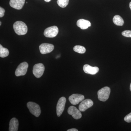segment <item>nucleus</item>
I'll return each instance as SVG.
<instances>
[{"label": "nucleus", "instance_id": "2", "mask_svg": "<svg viewBox=\"0 0 131 131\" xmlns=\"http://www.w3.org/2000/svg\"><path fill=\"white\" fill-rule=\"evenodd\" d=\"M110 89L106 86L102 88L98 91V99L101 101L105 102L109 98L110 93Z\"/></svg>", "mask_w": 131, "mask_h": 131}, {"label": "nucleus", "instance_id": "23", "mask_svg": "<svg viewBox=\"0 0 131 131\" xmlns=\"http://www.w3.org/2000/svg\"><path fill=\"white\" fill-rule=\"evenodd\" d=\"M67 131H78V130L75 128H73V129H69L67 130Z\"/></svg>", "mask_w": 131, "mask_h": 131}, {"label": "nucleus", "instance_id": "1", "mask_svg": "<svg viewBox=\"0 0 131 131\" xmlns=\"http://www.w3.org/2000/svg\"><path fill=\"white\" fill-rule=\"evenodd\" d=\"M13 28L16 34L19 35H24L27 32V26L24 22L21 21H16L13 25Z\"/></svg>", "mask_w": 131, "mask_h": 131}, {"label": "nucleus", "instance_id": "20", "mask_svg": "<svg viewBox=\"0 0 131 131\" xmlns=\"http://www.w3.org/2000/svg\"><path fill=\"white\" fill-rule=\"evenodd\" d=\"M122 35L126 37L131 38V31L125 30L122 32Z\"/></svg>", "mask_w": 131, "mask_h": 131}, {"label": "nucleus", "instance_id": "22", "mask_svg": "<svg viewBox=\"0 0 131 131\" xmlns=\"http://www.w3.org/2000/svg\"><path fill=\"white\" fill-rule=\"evenodd\" d=\"M5 10L4 8H3L2 7H0V17H3L5 15Z\"/></svg>", "mask_w": 131, "mask_h": 131}, {"label": "nucleus", "instance_id": "5", "mask_svg": "<svg viewBox=\"0 0 131 131\" xmlns=\"http://www.w3.org/2000/svg\"><path fill=\"white\" fill-rule=\"evenodd\" d=\"M28 67V64L26 62L21 63L16 69L15 72V75L19 77L25 75L27 72Z\"/></svg>", "mask_w": 131, "mask_h": 131}, {"label": "nucleus", "instance_id": "7", "mask_svg": "<svg viewBox=\"0 0 131 131\" xmlns=\"http://www.w3.org/2000/svg\"><path fill=\"white\" fill-rule=\"evenodd\" d=\"M66 101V98L64 97H62L58 102L57 105V114L58 117H60L63 112Z\"/></svg>", "mask_w": 131, "mask_h": 131}, {"label": "nucleus", "instance_id": "14", "mask_svg": "<svg viewBox=\"0 0 131 131\" xmlns=\"http://www.w3.org/2000/svg\"><path fill=\"white\" fill-rule=\"evenodd\" d=\"M77 25L82 30H85L91 26V24L90 21L84 19H80L77 21Z\"/></svg>", "mask_w": 131, "mask_h": 131}, {"label": "nucleus", "instance_id": "11", "mask_svg": "<svg viewBox=\"0 0 131 131\" xmlns=\"http://www.w3.org/2000/svg\"><path fill=\"white\" fill-rule=\"evenodd\" d=\"M93 102L90 99H86L82 101L79 106V110L81 112H85L93 105Z\"/></svg>", "mask_w": 131, "mask_h": 131}, {"label": "nucleus", "instance_id": "4", "mask_svg": "<svg viewBox=\"0 0 131 131\" xmlns=\"http://www.w3.org/2000/svg\"><path fill=\"white\" fill-rule=\"evenodd\" d=\"M45 70V66L43 64H36L33 68V74L37 78H40L43 75Z\"/></svg>", "mask_w": 131, "mask_h": 131}, {"label": "nucleus", "instance_id": "16", "mask_svg": "<svg viewBox=\"0 0 131 131\" xmlns=\"http://www.w3.org/2000/svg\"><path fill=\"white\" fill-rule=\"evenodd\" d=\"M113 21L116 25L122 26L124 25V21L123 19L119 15H115L113 18Z\"/></svg>", "mask_w": 131, "mask_h": 131}, {"label": "nucleus", "instance_id": "12", "mask_svg": "<svg viewBox=\"0 0 131 131\" xmlns=\"http://www.w3.org/2000/svg\"><path fill=\"white\" fill-rule=\"evenodd\" d=\"M25 0H10L9 5L15 9L20 10L24 6Z\"/></svg>", "mask_w": 131, "mask_h": 131}, {"label": "nucleus", "instance_id": "26", "mask_svg": "<svg viewBox=\"0 0 131 131\" xmlns=\"http://www.w3.org/2000/svg\"><path fill=\"white\" fill-rule=\"evenodd\" d=\"M130 91H131V83L130 85Z\"/></svg>", "mask_w": 131, "mask_h": 131}, {"label": "nucleus", "instance_id": "6", "mask_svg": "<svg viewBox=\"0 0 131 131\" xmlns=\"http://www.w3.org/2000/svg\"><path fill=\"white\" fill-rule=\"evenodd\" d=\"M58 28L56 26L48 27L45 30L44 35L47 38H54L58 34Z\"/></svg>", "mask_w": 131, "mask_h": 131}, {"label": "nucleus", "instance_id": "17", "mask_svg": "<svg viewBox=\"0 0 131 131\" xmlns=\"http://www.w3.org/2000/svg\"><path fill=\"white\" fill-rule=\"evenodd\" d=\"M9 54L8 49L3 47L1 45H0V57L5 58L7 57Z\"/></svg>", "mask_w": 131, "mask_h": 131}, {"label": "nucleus", "instance_id": "24", "mask_svg": "<svg viewBox=\"0 0 131 131\" xmlns=\"http://www.w3.org/2000/svg\"><path fill=\"white\" fill-rule=\"evenodd\" d=\"M46 2H50L51 0H44Z\"/></svg>", "mask_w": 131, "mask_h": 131}, {"label": "nucleus", "instance_id": "3", "mask_svg": "<svg viewBox=\"0 0 131 131\" xmlns=\"http://www.w3.org/2000/svg\"><path fill=\"white\" fill-rule=\"evenodd\" d=\"M27 107L30 112L35 117H38L41 114V110L40 106L35 102H29L27 103Z\"/></svg>", "mask_w": 131, "mask_h": 131}, {"label": "nucleus", "instance_id": "19", "mask_svg": "<svg viewBox=\"0 0 131 131\" xmlns=\"http://www.w3.org/2000/svg\"><path fill=\"white\" fill-rule=\"evenodd\" d=\"M69 0H57L58 6L62 8H65L69 4Z\"/></svg>", "mask_w": 131, "mask_h": 131}, {"label": "nucleus", "instance_id": "10", "mask_svg": "<svg viewBox=\"0 0 131 131\" xmlns=\"http://www.w3.org/2000/svg\"><path fill=\"white\" fill-rule=\"evenodd\" d=\"M84 99V96L82 95L76 94H73L70 96L69 100L72 105H76L83 101Z\"/></svg>", "mask_w": 131, "mask_h": 131}, {"label": "nucleus", "instance_id": "21", "mask_svg": "<svg viewBox=\"0 0 131 131\" xmlns=\"http://www.w3.org/2000/svg\"><path fill=\"white\" fill-rule=\"evenodd\" d=\"M124 120L127 123L131 122V113L127 115L124 118Z\"/></svg>", "mask_w": 131, "mask_h": 131}, {"label": "nucleus", "instance_id": "9", "mask_svg": "<svg viewBox=\"0 0 131 131\" xmlns=\"http://www.w3.org/2000/svg\"><path fill=\"white\" fill-rule=\"evenodd\" d=\"M68 114L72 115L75 119H80L82 117V114L81 111L74 106L70 107L68 108Z\"/></svg>", "mask_w": 131, "mask_h": 131}, {"label": "nucleus", "instance_id": "27", "mask_svg": "<svg viewBox=\"0 0 131 131\" xmlns=\"http://www.w3.org/2000/svg\"><path fill=\"white\" fill-rule=\"evenodd\" d=\"M1 21H0V25H1Z\"/></svg>", "mask_w": 131, "mask_h": 131}, {"label": "nucleus", "instance_id": "18", "mask_svg": "<svg viewBox=\"0 0 131 131\" xmlns=\"http://www.w3.org/2000/svg\"><path fill=\"white\" fill-rule=\"evenodd\" d=\"M74 51L80 54H84L86 51L85 47L81 46L76 45L73 48Z\"/></svg>", "mask_w": 131, "mask_h": 131}, {"label": "nucleus", "instance_id": "25", "mask_svg": "<svg viewBox=\"0 0 131 131\" xmlns=\"http://www.w3.org/2000/svg\"><path fill=\"white\" fill-rule=\"evenodd\" d=\"M129 7H130V9L131 10V2L129 3Z\"/></svg>", "mask_w": 131, "mask_h": 131}, {"label": "nucleus", "instance_id": "8", "mask_svg": "<svg viewBox=\"0 0 131 131\" xmlns=\"http://www.w3.org/2000/svg\"><path fill=\"white\" fill-rule=\"evenodd\" d=\"M54 46L51 44L44 43L39 46V49L40 53L42 54H48L53 50Z\"/></svg>", "mask_w": 131, "mask_h": 131}, {"label": "nucleus", "instance_id": "13", "mask_svg": "<svg viewBox=\"0 0 131 131\" xmlns=\"http://www.w3.org/2000/svg\"><path fill=\"white\" fill-rule=\"evenodd\" d=\"M84 73L91 75H95L98 73L99 69L97 67H92L89 64H85L83 67Z\"/></svg>", "mask_w": 131, "mask_h": 131}, {"label": "nucleus", "instance_id": "15", "mask_svg": "<svg viewBox=\"0 0 131 131\" xmlns=\"http://www.w3.org/2000/svg\"><path fill=\"white\" fill-rule=\"evenodd\" d=\"M19 122L16 118H13L10 121L9 123V131H17L18 129Z\"/></svg>", "mask_w": 131, "mask_h": 131}]
</instances>
